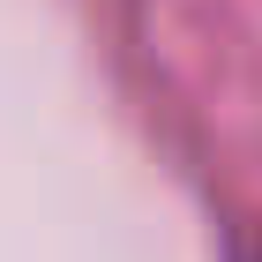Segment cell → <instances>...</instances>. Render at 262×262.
<instances>
[{"label": "cell", "instance_id": "1", "mask_svg": "<svg viewBox=\"0 0 262 262\" xmlns=\"http://www.w3.org/2000/svg\"><path fill=\"white\" fill-rule=\"evenodd\" d=\"M255 262H262V255H255Z\"/></svg>", "mask_w": 262, "mask_h": 262}]
</instances>
